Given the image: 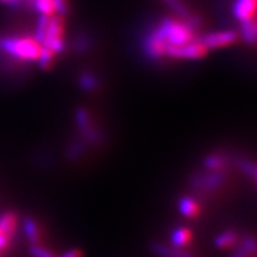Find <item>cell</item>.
I'll return each mask as SVG.
<instances>
[{
	"instance_id": "9",
	"label": "cell",
	"mask_w": 257,
	"mask_h": 257,
	"mask_svg": "<svg viewBox=\"0 0 257 257\" xmlns=\"http://www.w3.org/2000/svg\"><path fill=\"white\" fill-rule=\"evenodd\" d=\"M225 176L221 172H212L208 174H204L195 180V186L198 188L206 189V191H212V189H217L219 186L223 184Z\"/></svg>"
},
{
	"instance_id": "10",
	"label": "cell",
	"mask_w": 257,
	"mask_h": 257,
	"mask_svg": "<svg viewBox=\"0 0 257 257\" xmlns=\"http://www.w3.org/2000/svg\"><path fill=\"white\" fill-rule=\"evenodd\" d=\"M18 227L17 216L12 212H5L0 216V231H3L9 238H12V236L16 233Z\"/></svg>"
},
{
	"instance_id": "7",
	"label": "cell",
	"mask_w": 257,
	"mask_h": 257,
	"mask_svg": "<svg viewBox=\"0 0 257 257\" xmlns=\"http://www.w3.org/2000/svg\"><path fill=\"white\" fill-rule=\"evenodd\" d=\"M169 44L167 43L159 29H156L146 41V50L148 55L152 57L166 56Z\"/></svg>"
},
{
	"instance_id": "11",
	"label": "cell",
	"mask_w": 257,
	"mask_h": 257,
	"mask_svg": "<svg viewBox=\"0 0 257 257\" xmlns=\"http://www.w3.org/2000/svg\"><path fill=\"white\" fill-rule=\"evenodd\" d=\"M179 208L180 212H181L185 217L188 218H195L199 216V213H200V206H199V204L194 200V199L189 197H185L180 200Z\"/></svg>"
},
{
	"instance_id": "6",
	"label": "cell",
	"mask_w": 257,
	"mask_h": 257,
	"mask_svg": "<svg viewBox=\"0 0 257 257\" xmlns=\"http://www.w3.org/2000/svg\"><path fill=\"white\" fill-rule=\"evenodd\" d=\"M237 38L238 36L234 31H219L207 35L201 42L207 49H217V48L232 46Z\"/></svg>"
},
{
	"instance_id": "4",
	"label": "cell",
	"mask_w": 257,
	"mask_h": 257,
	"mask_svg": "<svg viewBox=\"0 0 257 257\" xmlns=\"http://www.w3.org/2000/svg\"><path fill=\"white\" fill-rule=\"evenodd\" d=\"M208 49L205 47L202 42H192L181 47H169L167 50V55L173 59H187V60H198L206 56Z\"/></svg>"
},
{
	"instance_id": "22",
	"label": "cell",
	"mask_w": 257,
	"mask_h": 257,
	"mask_svg": "<svg viewBox=\"0 0 257 257\" xmlns=\"http://www.w3.org/2000/svg\"><path fill=\"white\" fill-rule=\"evenodd\" d=\"M10 239H11V238H9V237L6 236V234L3 232V231H0V250L9 248Z\"/></svg>"
},
{
	"instance_id": "23",
	"label": "cell",
	"mask_w": 257,
	"mask_h": 257,
	"mask_svg": "<svg viewBox=\"0 0 257 257\" xmlns=\"http://www.w3.org/2000/svg\"><path fill=\"white\" fill-rule=\"evenodd\" d=\"M28 2H32V0H0L2 4L5 5H10V6H17L23 4V3H28Z\"/></svg>"
},
{
	"instance_id": "1",
	"label": "cell",
	"mask_w": 257,
	"mask_h": 257,
	"mask_svg": "<svg viewBox=\"0 0 257 257\" xmlns=\"http://www.w3.org/2000/svg\"><path fill=\"white\" fill-rule=\"evenodd\" d=\"M43 44L37 40L36 36L0 38V50L23 62H38L43 53Z\"/></svg>"
},
{
	"instance_id": "12",
	"label": "cell",
	"mask_w": 257,
	"mask_h": 257,
	"mask_svg": "<svg viewBox=\"0 0 257 257\" xmlns=\"http://www.w3.org/2000/svg\"><path fill=\"white\" fill-rule=\"evenodd\" d=\"M32 2L41 16L53 17V16L60 15L55 0H32Z\"/></svg>"
},
{
	"instance_id": "15",
	"label": "cell",
	"mask_w": 257,
	"mask_h": 257,
	"mask_svg": "<svg viewBox=\"0 0 257 257\" xmlns=\"http://www.w3.org/2000/svg\"><path fill=\"white\" fill-rule=\"evenodd\" d=\"M237 240H238V234L232 230H227V231H224L223 233H220L219 236H217L214 243H216L218 248L226 249V248H231V246H233L234 244L237 243Z\"/></svg>"
},
{
	"instance_id": "24",
	"label": "cell",
	"mask_w": 257,
	"mask_h": 257,
	"mask_svg": "<svg viewBox=\"0 0 257 257\" xmlns=\"http://www.w3.org/2000/svg\"><path fill=\"white\" fill-rule=\"evenodd\" d=\"M57 8H59V14L64 15L67 12V0H55Z\"/></svg>"
},
{
	"instance_id": "21",
	"label": "cell",
	"mask_w": 257,
	"mask_h": 257,
	"mask_svg": "<svg viewBox=\"0 0 257 257\" xmlns=\"http://www.w3.org/2000/svg\"><path fill=\"white\" fill-rule=\"evenodd\" d=\"M80 83H81V86L86 91H92L96 86L95 79L92 75H83L81 80H80Z\"/></svg>"
},
{
	"instance_id": "2",
	"label": "cell",
	"mask_w": 257,
	"mask_h": 257,
	"mask_svg": "<svg viewBox=\"0 0 257 257\" xmlns=\"http://www.w3.org/2000/svg\"><path fill=\"white\" fill-rule=\"evenodd\" d=\"M159 30L169 47H181L197 41L191 25L179 19H166Z\"/></svg>"
},
{
	"instance_id": "17",
	"label": "cell",
	"mask_w": 257,
	"mask_h": 257,
	"mask_svg": "<svg viewBox=\"0 0 257 257\" xmlns=\"http://www.w3.org/2000/svg\"><path fill=\"white\" fill-rule=\"evenodd\" d=\"M154 250H155L157 255L162 257H193L191 253L182 251V250L172 249V248H168V246L160 245V244H157V245L154 246Z\"/></svg>"
},
{
	"instance_id": "14",
	"label": "cell",
	"mask_w": 257,
	"mask_h": 257,
	"mask_svg": "<svg viewBox=\"0 0 257 257\" xmlns=\"http://www.w3.org/2000/svg\"><path fill=\"white\" fill-rule=\"evenodd\" d=\"M192 240V231L187 227H179L172 234V243L175 248L186 246Z\"/></svg>"
},
{
	"instance_id": "8",
	"label": "cell",
	"mask_w": 257,
	"mask_h": 257,
	"mask_svg": "<svg viewBox=\"0 0 257 257\" xmlns=\"http://www.w3.org/2000/svg\"><path fill=\"white\" fill-rule=\"evenodd\" d=\"M234 16L242 23L255 19L256 0H237L233 8Z\"/></svg>"
},
{
	"instance_id": "5",
	"label": "cell",
	"mask_w": 257,
	"mask_h": 257,
	"mask_svg": "<svg viewBox=\"0 0 257 257\" xmlns=\"http://www.w3.org/2000/svg\"><path fill=\"white\" fill-rule=\"evenodd\" d=\"M76 123H78L79 130L89 142L96 143L101 140L100 131L96 128L89 113L83 108H79L76 111Z\"/></svg>"
},
{
	"instance_id": "16",
	"label": "cell",
	"mask_w": 257,
	"mask_h": 257,
	"mask_svg": "<svg viewBox=\"0 0 257 257\" xmlns=\"http://www.w3.org/2000/svg\"><path fill=\"white\" fill-rule=\"evenodd\" d=\"M24 231L32 245L34 244H38V240H40V231H38L37 224L35 223L34 219L27 218L24 220Z\"/></svg>"
},
{
	"instance_id": "25",
	"label": "cell",
	"mask_w": 257,
	"mask_h": 257,
	"mask_svg": "<svg viewBox=\"0 0 257 257\" xmlns=\"http://www.w3.org/2000/svg\"><path fill=\"white\" fill-rule=\"evenodd\" d=\"M60 257H82V253L79 249H72V250H68L67 252H64L63 255Z\"/></svg>"
},
{
	"instance_id": "18",
	"label": "cell",
	"mask_w": 257,
	"mask_h": 257,
	"mask_svg": "<svg viewBox=\"0 0 257 257\" xmlns=\"http://www.w3.org/2000/svg\"><path fill=\"white\" fill-rule=\"evenodd\" d=\"M243 27V35L244 38L246 41L250 42V43H255L256 38V21L252 19V21L245 22V23H242Z\"/></svg>"
},
{
	"instance_id": "20",
	"label": "cell",
	"mask_w": 257,
	"mask_h": 257,
	"mask_svg": "<svg viewBox=\"0 0 257 257\" xmlns=\"http://www.w3.org/2000/svg\"><path fill=\"white\" fill-rule=\"evenodd\" d=\"M31 255L34 257H55L54 253L49 251V250L43 248V246L38 245V244H34L30 249Z\"/></svg>"
},
{
	"instance_id": "19",
	"label": "cell",
	"mask_w": 257,
	"mask_h": 257,
	"mask_svg": "<svg viewBox=\"0 0 257 257\" xmlns=\"http://www.w3.org/2000/svg\"><path fill=\"white\" fill-rule=\"evenodd\" d=\"M255 246H256L255 239L253 238L245 239V242L243 243L242 248L234 253L232 257H249L253 251H255Z\"/></svg>"
},
{
	"instance_id": "3",
	"label": "cell",
	"mask_w": 257,
	"mask_h": 257,
	"mask_svg": "<svg viewBox=\"0 0 257 257\" xmlns=\"http://www.w3.org/2000/svg\"><path fill=\"white\" fill-rule=\"evenodd\" d=\"M64 19L62 15H56L50 17L49 24L42 38V44L47 49H50L55 54H60L64 48Z\"/></svg>"
},
{
	"instance_id": "13",
	"label": "cell",
	"mask_w": 257,
	"mask_h": 257,
	"mask_svg": "<svg viewBox=\"0 0 257 257\" xmlns=\"http://www.w3.org/2000/svg\"><path fill=\"white\" fill-rule=\"evenodd\" d=\"M204 165L212 172H223L229 165V160H227L226 156L214 154V155H210L205 159Z\"/></svg>"
}]
</instances>
